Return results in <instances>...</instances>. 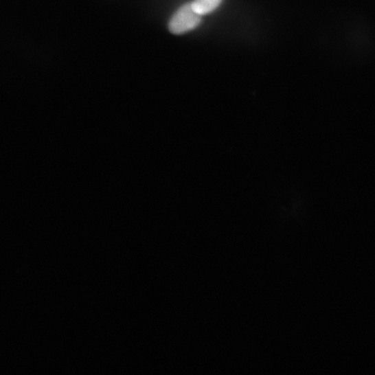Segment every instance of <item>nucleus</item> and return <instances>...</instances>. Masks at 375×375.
I'll use <instances>...</instances> for the list:
<instances>
[{"instance_id":"nucleus-1","label":"nucleus","mask_w":375,"mask_h":375,"mask_svg":"<svg viewBox=\"0 0 375 375\" xmlns=\"http://www.w3.org/2000/svg\"><path fill=\"white\" fill-rule=\"evenodd\" d=\"M202 16L192 8L191 3L182 5L171 18L168 28L174 34H183L199 26Z\"/></svg>"},{"instance_id":"nucleus-2","label":"nucleus","mask_w":375,"mask_h":375,"mask_svg":"<svg viewBox=\"0 0 375 375\" xmlns=\"http://www.w3.org/2000/svg\"><path fill=\"white\" fill-rule=\"evenodd\" d=\"M222 2L223 0H194L191 5L194 10L203 16L215 11Z\"/></svg>"}]
</instances>
